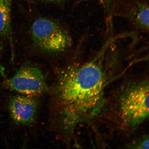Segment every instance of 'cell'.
<instances>
[{
  "mask_svg": "<svg viewBox=\"0 0 149 149\" xmlns=\"http://www.w3.org/2000/svg\"><path fill=\"white\" fill-rule=\"evenodd\" d=\"M85 45L79 44L71 62L58 74L54 88L61 128L66 134L98 113L103 105L105 86L126 68L125 53L110 39L86 58Z\"/></svg>",
  "mask_w": 149,
  "mask_h": 149,
  "instance_id": "obj_1",
  "label": "cell"
},
{
  "mask_svg": "<svg viewBox=\"0 0 149 149\" xmlns=\"http://www.w3.org/2000/svg\"><path fill=\"white\" fill-rule=\"evenodd\" d=\"M118 99L119 115L126 126L136 127L149 115V80L147 74L127 84Z\"/></svg>",
  "mask_w": 149,
  "mask_h": 149,
  "instance_id": "obj_2",
  "label": "cell"
},
{
  "mask_svg": "<svg viewBox=\"0 0 149 149\" xmlns=\"http://www.w3.org/2000/svg\"><path fill=\"white\" fill-rule=\"evenodd\" d=\"M30 31L33 46L46 54L60 55L72 46L69 33L55 20L46 18L37 19L31 25Z\"/></svg>",
  "mask_w": 149,
  "mask_h": 149,
  "instance_id": "obj_3",
  "label": "cell"
},
{
  "mask_svg": "<svg viewBox=\"0 0 149 149\" xmlns=\"http://www.w3.org/2000/svg\"><path fill=\"white\" fill-rule=\"evenodd\" d=\"M149 5L145 0H113V17L124 19L127 22L135 38L149 33Z\"/></svg>",
  "mask_w": 149,
  "mask_h": 149,
  "instance_id": "obj_4",
  "label": "cell"
},
{
  "mask_svg": "<svg viewBox=\"0 0 149 149\" xmlns=\"http://www.w3.org/2000/svg\"><path fill=\"white\" fill-rule=\"evenodd\" d=\"M6 85L20 94L33 96L43 94L48 90L43 72L38 67L31 64L20 67L6 82Z\"/></svg>",
  "mask_w": 149,
  "mask_h": 149,
  "instance_id": "obj_5",
  "label": "cell"
},
{
  "mask_svg": "<svg viewBox=\"0 0 149 149\" xmlns=\"http://www.w3.org/2000/svg\"><path fill=\"white\" fill-rule=\"evenodd\" d=\"M38 102L34 96L23 94L11 98L8 109L11 118L16 124L29 125L36 120Z\"/></svg>",
  "mask_w": 149,
  "mask_h": 149,
  "instance_id": "obj_6",
  "label": "cell"
},
{
  "mask_svg": "<svg viewBox=\"0 0 149 149\" xmlns=\"http://www.w3.org/2000/svg\"><path fill=\"white\" fill-rule=\"evenodd\" d=\"M12 0H0V45L8 44L11 51V59L15 56L11 20Z\"/></svg>",
  "mask_w": 149,
  "mask_h": 149,
  "instance_id": "obj_7",
  "label": "cell"
},
{
  "mask_svg": "<svg viewBox=\"0 0 149 149\" xmlns=\"http://www.w3.org/2000/svg\"><path fill=\"white\" fill-rule=\"evenodd\" d=\"M100 1L103 5L104 9L106 29H112L113 27V18L112 12L113 0H100Z\"/></svg>",
  "mask_w": 149,
  "mask_h": 149,
  "instance_id": "obj_8",
  "label": "cell"
},
{
  "mask_svg": "<svg viewBox=\"0 0 149 149\" xmlns=\"http://www.w3.org/2000/svg\"><path fill=\"white\" fill-rule=\"evenodd\" d=\"M132 148L149 149V139L148 137H145L138 141L135 144L132 145Z\"/></svg>",
  "mask_w": 149,
  "mask_h": 149,
  "instance_id": "obj_9",
  "label": "cell"
},
{
  "mask_svg": "<svg viewBox=\"0 0 149 149\" xmlns=\"http://www.w3.org/2000/svg\"><path fill=\"white\" fill-rule=\"evenodd\" d=\"M107 37H113V38H114L115 39H116V40L119 41L120 42L122 43V42H121V39L120 38V37H119L118 36V35H112V36H111H111H110V35H107ZM126 51L127 52L128 56V68L127 69V70H128V68H130V67H131V64H130V55L129 56V55H128V51H127V50H126Z\"/></svg>",
  "mask_w": 149,
  "mask_h": 149,
  "instance_id": "obj_10",
  "label": "cell"
},
{
  "mask_svg": "<svg viewBox=\"0 0 149 149\" xmlns=\"http://www.w3.org/2000/svg\"><path fill=\"white\" fill-rule=\"evenodd\" d=\"M39 1L45 2L59 3H63L66 0H39Z\"/></svg>",
  "mask_w": 149,
  "mask_h": 149,
  "instance_id": "obj_11",
  "label": "cell"
},
{
  "mask_svg": "<svg viewBox=\"0 0 149 149\" xmlns=\"http://www.w3.org/2000/svg\"><path fill=\"white\" fill-rule=\"evenodd\" d=\"M3 68L1 64V63H0V71H1V73H3Z\"/></svg>",
  "mask_w": 149,
  "mask_h": 149,
  "instance_id": "obj_12",
  "label": "cell"
}]
</instances>
